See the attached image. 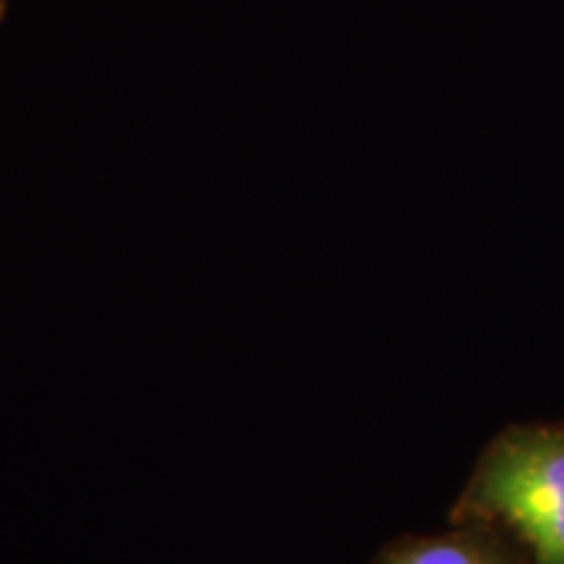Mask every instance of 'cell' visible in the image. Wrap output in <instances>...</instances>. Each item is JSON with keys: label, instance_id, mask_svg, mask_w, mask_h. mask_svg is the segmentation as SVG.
<instances>
[{"label": "cell", "instance_id": "cell-1", "mask_svg": "<svg viewBox=\"0 0 564 564\" xmlns=\"http://www.w3.org/2000/svg\"><path fill=\"white\" fill-rule=\"evenodd\" d=\"M455 520L510 528L533 564H564V429L499 434L476 463Z\"/></svg>", "mask_w": 564, "mask_h": 564}, {"label": "cell", "instance_id": "cell-2", "mask_svg": "<svg viewBox=\"0 0 564 564\" xmlns=\"http://www.w3.org/2000/svg\"><path fill=\"white\" fill-rule=\"evenodd\" d=\"M377 564H512L502 546L478 523H463L453 533L403 539L387 546Z\"/></svg>", "mask_w": 564, "mask_h": 564}, {"label": "cell", "instance_id": "cell-3", "mask_svg": "<svg viewBox=\"0 0 564 564\" xmlns=\"http://www.w3.org/2000/svg\"><path fill=\"white\" fill-rule=\"evenodd\" d=\"M6 11H9V0H0V24H3Z\"/></svg>", "mask_w": 564, "mask_h": 564}]
</instances>
